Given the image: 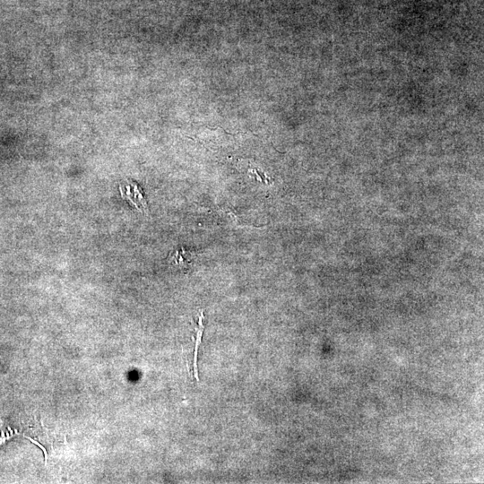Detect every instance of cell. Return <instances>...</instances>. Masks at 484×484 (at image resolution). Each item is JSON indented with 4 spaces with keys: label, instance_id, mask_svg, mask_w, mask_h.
<instances>
[{
    "label": "cell",
    "instance_id": "obj_2",
    "mask_svg": "<svg viewBox=\"0 0 484 484\" xmlns=\"http://www.w3.org/2000/svg\"><path fill=\"white\" fill-rule=\"evenodd\" d=\"M203 318H204V313L201 312L200 316H198V321H197V327H196V336H195V351H194V353H195V356H194V364H193V367H194V375H195V379L197 380H199V377H198V371H197V353H198V347H199L200 343L202 341V336H203L204 329H205V326L203 324Z\"/></svg>",
    "mask_w": 484,
    "mask_h": 484
},
{
    "label": "cell",
    "instance_id": "obj_1",
    "mask_svg": "<svg viewBox=\"0 0 484 484\" xmlns=\"http://www.w3.org/2000/svg\"><path fill=\"white\" fill-rule=\"evenodd\" d=\"M125 191L126 197L129 198V200H130L136 207H138L141 210L146 208V202L145 198L143 197L140 189L137 188L136 185L130 184L129 186H127L125 187Z\"/></svg>",
    "mask_w": 484,
    "mask_h": 484
},
{
    "label": "cell",
    "instance_id": "obj_3",
    "mask_svg": "<svg viewBox=\"0 0 484 484\" xmlns=\"http://www.w3.org/2000/svg\"><path fill=\"white\" fill-rule=\"evenodd\" d=\"M170 260L172 263H175L176 266H187L191 261V255L187 250L181 249L175 251L174 255H172Z\"/></svg>",
    "mask_w": 484,
    "mask_h": 484
}]
</instances>
